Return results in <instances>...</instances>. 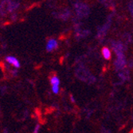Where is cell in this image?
Listing matches in <instances>:
<instances>
[{
    "label": "cell",
    "instance_id": "obj_1",
    "mask_svg": "<svg viewBox=\"0 0 133 133\" xmlns=\"http://www.w3.org/2000/svg\"><path fill=\"white\" fill-rule=\"evenodd\" d=\"M6 61L10 63V65H12L14 68H20V63L19 61V59L14 57V56H7L6 58Z\"/></svg>",
    "mask_w": 133,
    "mask_h": 133
},
{
    "label": "cell",
    "instance_id": "obj_2",
    "mask_svg": "<svg viewBox=\"0 0 133 133\" xmlns=\"http://www.w3.org/2000/svg\"><path fill=\"white\" fill-rule=\"evenodd\" d=\"M57 48V41L55 39L49 40V41L46 44V50L48 52H51L53 50L56 49Z\"/></svg>",
    "mask_w": 133,
    "mask_h": 133
},
{
    "label": "cell",
    "instance_id": "obj_3",
    "mask_svg": "<svg viewBox=\"0 0 133 133\" xmlns=\"http://www.w3.org/2000/svg\"><path fill=\"white\" fill-rule=\"evenodd\" d=\"M102 55L105 59H111V51L108 48H102Z\"/></svg>",
    "mask_w": 133,
    "mask_h": 133
},
{
    "label": "cell",
    "instance_id": "obj_4",
    "mask_svg": "<svg viewBox=\"0 0 133 133\" xmlns=\"http://www.w3.org/2000/svg\"><path fill=\"white\" fill-rule=\"evenodd\" d=\"M50 83L51 86H59L60 85V79L57 76H53L50 78Z\"/></svg>",
    "mask_w": 133,
    "mask_h": 133
},
{
    "label": "cell",
    "instance_id": "obj_5",
    "mask_svg": "<svg viewBox=\"0 0 133 133\" xmlns=\"http://www.w3.org/2000/svg\"><path fill=\"white\" fill-rule=\"evenodd\" d=\"M52 91L54 94H57L59 93L60 91V88H59V86H52Z\"/></svg>",
    "mask_w": 133,
    "mask_h": 133
},
{
    "label": "cell",
    "instance_id": "obj_6",
    "mask_svg": "<svg viewBox=\"0 0 133 133\" xmlns=\"http://www.w3.org/2000/svg\"><path fill=\"white\" fill-rule=\"evenodd\" d=\"M39 129H40V125L38 124V125L35 127V129H34V133H38V131H39Z\"/></svg>",
    "mask_w": 133,
    "mask_h": 133
},
{
    "label": "cell",
    "instance_id": "obj_7",
    "mask_svg": "<svg viewBox=\"0 0 133 133\" xmlns=\"http://www.w3.org/2000/svg\"><path fill=\"white\" fill-rule=\"evenodd\" d=\"M70 98H71V100H72V102H75V100H74V97H73V96H71V97H70Z\"/></svg>",
    "mask_w": 133,
    "mask_h": 133
}]
</instances>
